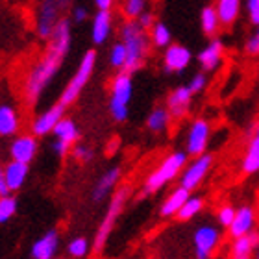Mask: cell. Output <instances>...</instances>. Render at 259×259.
Masks as SVG:
<instances>
[{"label": "cell", "instance_id": "cell-1", "mask_svg": "<svg viewBox=\"0 0 259 259\" xmlns=\"http://www.w3.org/2000/svg\"><path fill=\"white\" fill-rule=\"evenodd\" d=\"M70 45H72L70 22L63 17L60 26L56 28L54 35L50 37L43 56L28 69L26 76L22 78V97L30 106H35L39 102L41 95L47 91V87L60 72L61 65L69 54Z\"/></svg>", "mask_w": 259, "mask_h": 259}, {"label": "cell", "instance_id": "cell-2", "mask_svg": "<svg viewBox=\"0 0 259 259\" xmlns=\"http://www.w3.org/2000/svg\"><path fill=\"white\" fill-rule=\"evenodd\" d=\"M119 35L120 43L124 45L128 52V61L122 72L134 74L135 70H139L145 65L146 56L150 52V33L145 28H141L137 21H124L120 24Z\"/></svg>", "mask_w": 259, "mask_h": 259}, {"label": "cell", "instance_id": "cell-3", "mask_svg": "<svg viewBox=\"0 0 259 259\" xmlns=\"http://www.w3.org/2000/svg\"><path fill=\"white\" fill-rule=\"evenodd\" d=\"M187 154L185 150H176L170 152L163 157L161 163L152 170L143 182V196H150L156 194L157 191H161L167 184H170L172 180L180 178L184 168L187 167Z\"/></svg>", "mask_w": 259, "mask_h": 259}, {"label": "cell", "instance_id": "cell-4", "mask_svg": "<svg viewBox=\"0 0 259 259\" xmlns=\"http://www.w3.org/2000/svg\"><path fill=\"white\" fill-rule=\"evenodd\" d=\"M130 194H132V187L124 184V185H119L117 191L113 193V196L109 198V204H108V207H106L104 219L100 221L97 232H95V237H93V252H95V254H100L104 250L109 235L113 232L115 224L119 221L120 213L124 211V205L130 200Z\"/></svg>", "mask_w": 259, "mask_h": 259}, {"label": "cell", "instance_id": "cell-5", "mask_svg": "<svg viewBox=\"0 0 259 259\" xmlns=\"http://www.w3.org/2000/svg\"><path fill=\"white\" fill-rule=\"evenodd\" d=\"M134 97V78L128 72H117L109 87V115L115 122H126L130 102Z\"/></svg>", "mask_w": 259, "mask_h": 259}, {"label": "cell", "instance_id": "cell-6", "mask_svg": "<svg viewBox=\"0 0 259 259\" xmlns=\"http://www.w3.org/2000/svg\"><path fill=\"white\" fill-rule=\"evenodd\" d=\"M97 50H87L85 54L81 56L80 63H78V69L74 70V74L67 81V85L63 87V91L60 95V104L69 108L70 104H74L78 100V97L81 95L83 87L89 83L93 72H95V67H97Z\"/></svg>", "mask_w": 259, "mask_h": 259}, {"label": "cell", "instance_id": "cell-7", "mask_svg": "<svg viewBox=\"0 0 259 259\" xmlns=\"http://www.w3.org/2000/svg\"><path fill=\"white\" fill-rule=\"evenodd\" d=\"M61 11H63L61 2H54V0L39 2L37 8H35V17H33V28H35V35L39 39L50 41L56 28L60 26V22L63 21Z\"/></svg>", "mask_w": 259, "mask_h": 259}, {"label": "cell", "instance_id": "cell-8", "mask_svg": "<svg viewBox=\"0 0 259 259\" xmlns=\"http://www.w3.org/2000/svg\"><path fill=\"white\" fill-rule=\"evenodd\" d=\"M213 156L205 152L204 156H198V157H193L189 163H187V167L184 168V172L180 176V187H184L185 191H194L198 189L200 184L205 180V176L209 174L211 167H213Z\"/></svg>", "mask_w": 259, "mask_h": 259}, {"label": "cell", "instance_id": "cell-9", "mask_svg": "<svg viewBox=\"0 0 259 259\" xmlns=\"http://www.w3.org/2000/svg\"><path fill=\"white\" fill-rule=\"evenodd\" d=\"M211 137V124L207 119H194L187 130V137H185V154L193 157L204 156L209 145Z\"/></svg>", "mask_w": 259, "mask_h": 259}, {"label": "cell", "instance_id": "cell-10", "mask_svg": "<svg viewBox=\"0 0 259 259\" xmlns=\"http://www.w3.org/2000/svg\"><path fill=\"white\" fill-rule=\"evenodd\" d=\"M222 233L221 230L213 224H202L194 230L193 233V244H194V255L196 259H209L215 254V250L221 246Z\"/></svg>", "mask_w": 259, "mask_h": 259}, {"label": "cell", "instance_id": "cell-11", "mask_svg": "<svg viewBox=\"0 0 259 259\" xmlns=\"http://www.w3.org/2000/svg\"><path fill=\"white\" fill-rule=\"evenodd\" d=\"M52 135H54L52 150H54L60 157H65L72 148H74V145H78L80 130H78V124H76L74 119L65 117V119H61L60 124L56 126Z\"/></svg>", "mask_w": 259, "mask_h": 259}, {"label": "cell", "instance_id": "cell-12", "mask_svg": "<svg viewBox=\"0 0 259 259\" xmlns=\"http://www.w3.org/2000/svg\"><path fill=\"white\" fill-rule=\"evenodd\" d=\"M65 106H61L60 102L50 106L49 109H45L41 113H37L33 117L30 130H32L33 137H47L56 130V126L60 124L61 119H65Z\"/></svg>", "mask_w": 259, "mask_h": 259}, {"label": "cell", "instance_id": "cell-13", "mask_svg": "<svg viewBox=\"0 0 259 259\" xmlns=\"http://www.w3.org/2000/svg\"><path fill=\"white\" fill-rule=\"evenodd\" d=\"M39 150V143L37 137H33L32 134H21L13 137L10 145V157L11 161H19L24 163V165H30V163L35 159Z\"/></svg>", "mask_w": 259, "mask_h": 259}, {"label": "cell", "instance_id": "cell-14", "mask_svg": "<svg viewBox=\"0 0 259 259\" xmlns=\"http://www.w3.org/2000/svg\"><path fill=\"white\" fill-rule=\"evenodd\" d=\"M193 61V52L180 43H172L163 52V69L167 72H184Z\"/></svg>", "mask_w": 259, "mask_h": 259}, {"label": "cell", "instance_id": "cell-15", "mask_svg": "<svg viewBox=\"0 0 259 259\" xmlns=\"http://www.w3.org/2000/svg\"><path fill=\"white\" fill-rule=\"evenodd\" d=\"M60 250V233L58 230H49L41 237H37L30 246L32 259H56Z\"/></svg>", "mask_w": 259, "mask_h": 259}, {"label": "cell", "instance_id": "cell-16", "mask_svg": "<svg viewBox=\"0 0 259 259\" xmlns=\"http://www.w3.org/2000/svg\"><path fill=\"white\" fill-rule=\"evenodd\" d=\"M120 180H122V168H120L119 165L109 167L108 170L97 180V184L93 187V191H91L93 202H102L104 198H108L113 191H117Z\"/></svg>", "mask_w": 259, "mask_h": 259}, {"label": "cell", "instance_id": "cell-17", "mask_svg": "<svg viewBox=\"0 0 259 259\" xmlns=\"http://www.w3.org/2000/svg\"><path fill=\"white\" fill-rule=\"evenodd\" d=\"M193 93L189 91L187 85H178L176 89L168 93L167 97V106L165 108L168 109V113L172 119H184L185 115L189 113L191 104H193Z\"/></svg>", "mask_w": 259, "mask_h": 259}, {"label": "cell", "instance_id": "cell-18", "mask_svg": "<svg viewBox=\"0 0 259 259\" xmlns=\"http://www.w3.org/2000/svg\"><path fill=\"white\" fill-rule=\"evenodd\" d=\"M255 224H257V217H255L254 207L252 205H241V207H237L233 224L230 226L228 232L233 239L246 237V235L255 232Z\"/></svg>", "mask_w": 259, "mask_h": 259}, {"label": "cell", "instance_id": "cell-19", "mask_svg": "<svg viewBox=\"0 0 259 259\" xmlns=\"http://www.w3.org/2000/svg\"><path fill=\"white\" fill-rule=\"evenodd\" d=\"M196 60H198V65L202 67L204 72L215 70L224 60V43L221 39H211L209 43L198 52Z\"/></svg>", "mask_w": 259, "mask_h": 259}, {"label": "cell", "instance_id": "cell-20", "mask_svg": "<svg viewBox=\"0 0 259 259\" xmlns=\"http://www.w3.org/2000/svg\"><path fill=\"white\" fill-rule=\"evenodd\" d=\"M113 32V15L111 11H97L91 19V39L93 43L104 45Z\"/></svg>", "mask_w": 259, "mask_h": 259}, {"label": "cell", "instance_id": "cell-21", "mask_svg": "<svg viewBox=\"0 0 259 259\" xmlns=\"http://www.w3.org/2000/svg\"><path fill=\"white\" fill-rule=\"evenodd\" d=\"M21 130V113L13 104H0V137H17Z\"/></svg>", "mask_w": 259, "mask_h": 259}, {"label": "cell", "instance_id": "cell-22", "mask_svg": "<svg viewBox=\"0 0 259 259\" xmlns=\"http://www.w3.org/2000/svg\"><path fill=\"white\" fill-rule=\"evenodd\" d=\"M28 174H30V165H24V163L19 161H11L4 165V176H6V184L10 187L11 194L17 193L19 189H22V185L26 182Z\"/></svg>", "mask_w": 259, "mask_h": 259}, {"label": "cell", "instance_id": "cell-23", "mask_svg": "<svg viewBox=\"0 0 259 259\" xmlns=\"http://www.w3.org/2000/svg\"><path fill=\"white\" fill-rule=\"evenodd\" d=\"M191 193L185 191L184 187H176L167 194V198L163 200L159 205V215L161 217H176L180 213V209L184 207V204L189 200Z\"/></svg>", "mask_w": 259, "mask_h": 259}, {"label": "cell", "instance_id": "cell-24", "mask_svg": "<svg viewBox=\"0 0 259 259\" xmlns=\"http://www.w3.org/2000/svg\"><path fill=\"white\" fill-rule=\"evenodd\" d=\"M254 248H259V232H254L246 237L233 239L232 259H250Z\"/></svg>", "mask_w": 259, "mask_h": 259}, {"label": "cell", "instance_id": "cell-25", "mask_svg": "<svg viewBox=\"0 0 259 259\" xmlns=\"http://www.w3.org/2000/svg\"><path fill=\"white\" fill-rule=\"evenodd\" d=\"M217 15L221 21V26H232L239 19L241 13V2L239 0H219L215 4Z\"/></svg>", "mask_w": 259, "mask_h": 259}, {"label": "cell", "instance_id": "cell-26", "mask_svg": "<svg viewBox=\"0 0 259 259\" xmlns=\"http://www.w3.org/2000/svg\"><path fill=\"white\" fill-rule=\"evenodd\" d=\"M170 120H172V117L168 113V109L163 108V106H157L146 117V128L154 134H163L170 126Z\"/></svg>", "mask_w": 259, "mask_h": 259}, {"label": "cell", "instance_id": "cell-27", "mask_svg": "<svg viewBox=\"0 0 259 259\" xmlns=\"http://www.w3.org/2000/svg\"><path fill=\"white\" fill-rule=\"evenodd\" d=\"M148 33H150V43L156 49L167 50L172 45V32L163 21H156V24L152 26V30Z\"/></svg>", "mask_w": 259, "mask_h": 259}, {"label": "cell", "instance_id": "cell-28", "mask_svg": "<svg viewBox=\"0 0 259 259\" xmlns=\"http://www.w3.org/2000/svg\"><path fill=\"white\" fill-rule=\"evenodd\" d=\"M200 28L205 35H217L219 28H221V21H219V15H217L215 6H204L202 11H200Z\"/></svg>", "mask_w": 259, "mask_h": 259}, {"label": "cell", "instance_id": "cell-29", "mask_svg": "<svg viewBox=\"0 0 259 259\" xmlns=\"http://www.w3.org/2000/svg\"><path fill=\"white\" fill-rule=\"evenodd\" d=\"M91 250H93V241H89L83 235L70 239L69 244H67V254L74 259H85Z\"/></svg>", "mask_w": 259, "mask_h": 259}, {"label": "cell", "instance_id": "cell-30", "mask_svg": "<svg viewBox=\"0 0 259 259\" xmlns=\"http://www.w3.org/2000/svg\"><path fill=\"white\" fill-rule=\"evenodd\" d=\"M204 205H205V202H204V198H202V196H194V194H191L189 200L185 202L184 207H182V209H180V213L176 215V219H178V221H182V222L191 221V219H194L200 211L204 209Z\"/></svg>", "mask_w": 259, "mask_h": 259}, {"label": "cell", "instance_id": "cell-31", "mask_svg": "<svg viewBox=\"0 0 259 259\" xmlns=\"http://www.w3.org/2000/svg\"><path fill=\"white\" fill-rule=\"evenodd\" d=\"M17 209H19V200H17L15 194L2 196L0 198V224L10 222L17 215Z\"/></svg>", "mask_w": 259, "mask_h": 259}, {"label": "cell", "instance_id": "cell-32", "mask_svg": "<svg viewBox=\"0 0 259 259\" xmlns=\"http://www.w3.org/2000/svg\"><path fill=\"white\" fill-rule=\"evenodd\" d=\"M126 61H128V52H126L124 45L120 43H115L109 50V67H113L115 70H119L122 72L126 67Z\"/></svg>", "mask_w": 259, "mask_h": 259}, {"label": "cell", "instance_id": "cell-33", "mask_svg": "<svg viewBox=\"0 0 259 259\" xmlns=\"http://www.w3.org/2000/svg\"><path fill=\"white\" fill-rule=\"evenodd\" d=\"M146 11V2L143 0H126L122 4V15L126 21H137Z\"/></svg>", "mask_w": 259, "mask_h": 259}, {"label": "cell", "instance_id": "cell-34", "mask_svg": "<svg viewBox=\"0 0 259 259\" xmlns=\"http://www.w3.org/2000/svg\"><path fill=\"white\" fill-rule=\"evenodd\" d=\"M241 170L244 174H248V176L259 172V152L246 148V154H244L243 161H241Z\"/></svg>", "mask_w": 259, "mask_h": 259}, {"label": "cell", "instance_id": "cell-35", "mask_svg": "<svg viewBox=\"0 0 259 259\" xmlns=\"http://www.w3.org/2000/svg\"><path fill=\"white\" fill-rule=\"evenodd\" d=\"M235 213H237V207H233L232 204H222L219 209H217V221L222 228H228L233 224V219H235Z\"/></svg>", "mask_w": 259, "mask_h": 259}, {"label": "cell", "instance_id": "cell-36", "mask_svg": "<svg viewBox=\"0 0 259 259\" xmlns=\"http://www.w3.org/2000/svg\"><path fill=\"white\" fill-rule=\"evenodd\" d=\"M70 154H72V157H74L78 163H81V165H87V163H91L93 159H95V150L87 145H74V148L70 150Z\"/></svg>", "mask_w": 259, "mask_h": 259}, {"label": "cell", "instance_id": "cell-37", "mask_svg": "<svg viewBox=\"0 0 259 259\" xmlns=\"http://www.w3.org/2000/svg\"><path fill=\"white\" fill-rule=\"evenodd\" d=\"M205 85H207V76H205L204 72H196L189 80V83H187V87H189V91L193 93V95L202 93L205 89Z\"/></svg>", "mask_w": 259, "mask_h": 259}, {"label": "cell", "instance_id": "cell-38", "mask_svg": "<svg viewBox=\"0 0 259 259\" xmlns=\"http://www.w3.org/2000/svg\"><path fill=\"white\" fill-rule=\"evenodd\" d=\"M70 15H72V21L76 24H81V22H85L89 19V10H87L85 6H74L72 11H70Z\"/></svg>", "mask_w": 259, "mask_h": 259}, {"label": "cell", "instance_id": "cell-39", "mask_svg": "<svg viewBox=\"0 0 259 259\" xmlns=\"http://www.w3.org/2000/svg\"><path fill=\"white\" fill-rule=\"evenodd\" d=\"M137 22H139V26H141V28H145L146 32H150L152 26L156 24V15H154L152 11L146 10L145 13H143V15L139 17V19H137Z\"/></svg>", "mask_w": 259, "mask_h": 259}, {"label": "cell", "instance_id": "cell-40", "mask_svg": "<svg viewBox=\"0 0 259 259\" xmlns=\"http://www.w3.org/2000/svg\"><path fill=\"white\" fill-rule=\"evenodd\" d=\"M246 11H248L250 22L259 26V0H248L246 2Z\"/></svg>", "mask_w": 259, "mask_h": 259}, {"label": "cell", "instance_id": "cell-41", "mask_svg": "<svg viewBox=\"0 0 259 259\" xmlns=\"http://www.w3.org/2000/svg\"><path fill=\"white\" fill-rule=\"evenodd\" d=\"M244 50H246V54L250 56H257L259 54V39L255 37H250L248 41H246V45H244Z\"/></svg>", "mask_w": 259, "mask_h": 259}, {"label": "cell", "instance_id": "cell-42", "mask_svg": "<svg viewBox=\"0 0 259 259\" xmlns=\"http://www.w3.org/2000/svg\"><path fill=\"white\" fill-rule=\"evenodd\" d=\"M8 194H11V191H10V187H8V184H6L4 167L0 165V198H2V196H8Z\"/></svg>", "mask_w": 259, "mask_h": 259}, {"label": "cell", "instance_id": "cell-43", "mask_svg": "<svg viewBox=\"0 0 259 259\" xmlns=\"http://www.w3.org/2000/svg\"><path fill=\"white\" fill-rule=\"evenodd\" d=\"M248 148H250V150L259 152V122L255 124V128H254V134H252V139H250Z\"/></svg>", "mask_w": 259, "mask_h": 259}, {"label": "cell", "instance_id": "cell-44", "mask_svg": "<svg viewBox=\"0 0 259 259\" xmlns=\"http://www.w3.org/2000/svg\"><path fill=\"white\" fill-rule=\"evenodd\" d=\"M95 6H97V11H111L113 2L111 0H97Z\"/></svg>", "mask_w": 259, "mask_h": 259}, {"label": "cell", "instance_id": "cell-45", "mask_svg": "<svg viewBox=\"0 0 259 259\" xmlns=\"http://www.w3.org/2000/svg\"><path fill=\"white\" fill-rule=\"evenodd\" d=\"M255 37H257V39H259V26H257V33H255Z\"/></svg>", "mask_w": 259, "mask_h": 259}, {"label": "cell", "instance_id": "cell-46", "mask_svg": "<svg viewBox=\"0 0 259 259\" xmlns=\"http://www.w3.org/2000/svg\"><path fill=\"white\" fill-rule=\"evenodd\" d=\"M255 259H259V248H257V254H255Z\"/></svg>", "mask_w": 259, "mask_h": 259}, {"label": "cell", "instance_id": "cell-47", "mask_svg": "<svg viewBox=\"0 0 259 259\" xmlns=\"http://www.w3.org/2000/svg\"><path fill=\"white\" fill-rule=\"evenodd\" d=\"M56 259H63V257H56Z\"/></svg>", "mask_w": 259, "mask_h": 259}]
</instances>
